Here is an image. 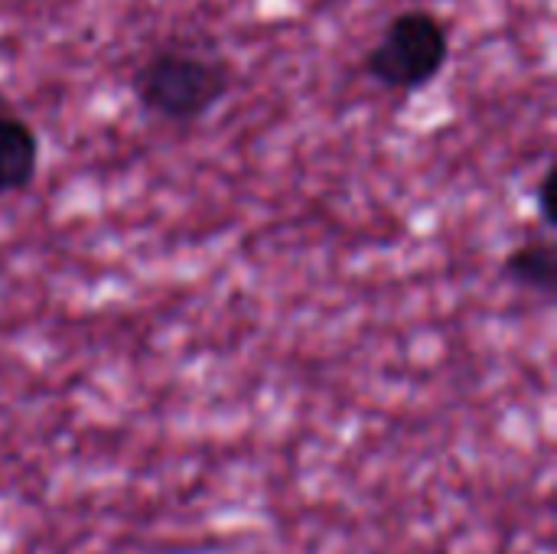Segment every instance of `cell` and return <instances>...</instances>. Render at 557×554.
Masks as SVG:
<instances>
[{"label": "cell", "mask_w": 557, "mask_h": 554, "mask_svg": "<svg viewBox=\"0 0 557 554\" xmlns=\"http://www.w3.org/2000/svg\"><path fill=\"white\" fill-rule=\"evenodd\" d=\"M539 209L545 222H555V209H552V173L539 183Z\"/></svg>", "instance_id": "cell-5"}, {"label": "cell", "mask_w": 557, "mask_h": 554, "mask_svg": "<svg viewBox=\"0 0 557 554\" xmlns=\"http://www.w3.org/2000/svg\"><path fill=\"white\" fill-rule=\"evenodd\" d=\"M503 274L529 291V294H542V297H555L557 291V251L552 242H525L519 245L506 261H503Z\"/></svg>", "instance_id": "cell-4"}, {"label": "cell", "mask_w": 557, "mask_h": 554, "mask_svg": "<svg viewBox=\"0 0 557 554\" xmlns=\"http://www.w3.org/2000/svg\"><path fill=\"white\" fill-rule=\"evenodd\" d=\"M36 170H39L36 131L13 108L0 101V196L26 189Z\"/></svg>", "instance_id": "cell-3"}, {"label": "cell", "mask_w": 557, "mask_h": 554, "mask_svg": "<svg viewBox=\"0 0 557 554\" xmlns=\"http://www.w3.org/2000/svg\"><path fill=\"white\" fill-rule=\"evenodd\" d=\"M447 56V26L428 10H405L385 26L382 39L366 52V72L385 88L418 91L441 75Z\"/></svg>", "instance_id": "cell-2"}, {"label": "cell", "mask_w": 557, "mask_h": 554, "mask_svg": "<svg viewBox=\"0 0 557 554\" xmlns=\"http://www.w3.org/2000/svg\"><path fill=\"white\" fill-rule=\"evenodd\" d=\"M235 85L225 59L193 46H163L134 72V95L144 111L173 121H202Z\"/></svg>", "instance_id": "cell-1"}]
</instances>
